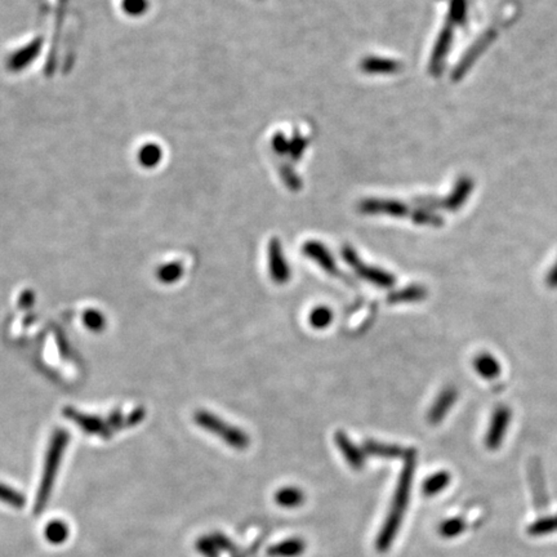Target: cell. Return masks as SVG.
Here are the masks:
<instances>
[{"label": "cell", "mask_w": 557, "mask_h": 557, "mask_svg": "<svg viewBox=\"0 0 557 557\" xmlns=\"http://www.w3.org/2000/svg\"><path fill=\"white\" fill-rule=\"evenodd\" d=\"M63 446H65V442L60 440V442L54 443L52 449L48 454L46 468H44V473H43V479L40 481V487H39L38 494H37V499H35V506H34V511H35L37 515L42 513L46 510L48 501H49L51 494H52L54 479H56V475H57V471H58V465H60V461H61Z\"/></svg>", "instance_id": "cell-4"}, {"label": "cell", "mask_w": 557, "mask_h": 557, "mask_svg": "<svg viewBox=\"0 0 557 557\" xmlns=\"http://www.w3.org/2000/svg\"><path fill=\"white\" fill-rule=\"evenodd\" d=\"M274 499L279 507L294 510L305 503V492L297 487H285L276 492Z\"/></svg>", "instance_id": "cell-14"}, {"label": "cell", "mask_w": 557, "mask_h": 557, "mask_svg": "<svg viewBox=\"0 0 557 557\" xmlns=\"http://www.w3.org/2000/svg\"><path fill=\"white\" fill-rule=\"evenodd\" d=\"M527 532H529V534L535 535V537L555 533L557 532V515L537 520L529 527Z\"/></svg>", "instance_id": "cell-20"}, {"label": "cell", "mask_w": 557, "mask_h": 557, "mask_svg": "<svg viewBox=\"0 0 557 557\" xmlns=\"http://www.w3.org/2000/svg\"><path fill=\"white\" fill-rule=\"evenodd\" d=\"M196 420L201 427L221 437L225 443L234 449L244 451L251 444L249 436L246 435L243 430L231 426L211 413H199Z\"/></svg>", "instance_id": "cell-2"}, {"label": "cell", "mask_w": 557, "mask_h": 557, "mask_svg": "<svg viewBox=\"0 0 557 557\" xmlns=\"http://www.w3.org/2000/svg\"><path fill=\"white\" fill-rule=\"evenodd\" d=\"M268 271L273 282L279 285H284L289 282L292 276V270L285 260L282 252V243L277 239H273L268 243Z\"/></svg>", "instance_id": "cell-6"}, {"label": "cell", "mask_w": 557, "mask_h": 557, "mask_svg": "<svg viewBox=\"0 0 557 557\" xmlns=\"http://www.w3.org/2000/svg\"><path fill=\"white\" fill-rule=\"evenodd\" d=\"M334 443L352 470L360 471L365 467L367 454L364 453L363 448H359L356 444L352 442L344 431H337L336 435H334Z\"/></svg>", "instance_id": "cell-8"}, {"label": "cell", "mask_w": 557, "mask_h": 557, "mask_svg": "<svg viewBox=\"0 0 557 557\" xmlns=\"http://www.w3.org/2000/svg\"><path fill=\"white\" fill-rule=\"evenodd\" d=\"M342 257H344V262L355 271V274L359 276L360 279L372 282L375 287L392 288L396 284V277L392 274H389L382 268L369 266L360 260L358 253L355 252V249L352 246L344 245L342 248Z\"/></svg>", "instance_id": "cell-3"}, {"label": "cell", "mask_w": 557, "mask_h": 557, "mask_svg": "<svg viewBox=\"0 0 557 557\" xmlns=\"http://www.w3.org/2000/svg\"><path fill=\"white\" fill-rule=\"evenodd\" d=\"M428 296L426 287L420 284H412L401 289L392 290L387 296V302L389 305H400V303H415L425 301Z\"/></svg>", "instance_id": "cell-11"}, {"label": "cell", "mask_w": 557, "mask_h": 557, "mask_svg": "<svg viewBox=\"0 0 557 557\" xmlns=\"http://www.w3.org/2000/svg\"><path fill=\"white\" fill-rule=\"evenodd\" d=\"M211 538L213 539V542L215 543L217 549L220 551L235 552V550H237V547H235L234 542L230 539L227 535L223 534L221 532H214V533L211 534Z\"/></svg>", "instance_id": "cell-22"}, {"label": "cell", "mask_w": 557, "mask_h": 557, "mask_svg": "<svg viewBox=\"0 0 557 557\" xmlns=\"http://www.w3.org/2000/svg\"><path fill=\"white\" fill-rule=\"evenodd\" d=\"M465 530V520L461 518H451L445 520L439 527V534L445 539H453L462 534Z\"/></svg>", "instance_id": "cell-19"}, {"label": "cell", "mask_w": 557, "mask_h": 557, "mask_svg": "<svg viewBox=\"0 0 557 557\" xmlns=\"http://www.w3.org/2000/svg\"><path fill=\"white\" fill-rule=\"evenodd\" d=\"M0 502L15 510H21L26 504V498L15 489L7 487L6 484H0Z\"/></svg>", "instance_id": "cell-18"}, {"label": "cell", "mask_w": 557, "mask_h": 557, "mask_svg": "<svg viewBox=\"0 0 557 557\" xmlns=\"http://www.w3.org/2000/svg\"><path fill=\"white\" fill-rule=\"evenodd\" d=\"M305 551L306 542L302 538H289L268 547V555L270 557H299Z\"/></svg>", "instance_id": "cell-12"}, {"label": "cell", "mask_w": 557, "mask_h": 557, "mask_svg": "<svg viewBox=\"0 0 557 557\" xmlns=\"http://www.w3.org/2000/svg\"><path fill=\"white\" fill-rule=\"evenodd\" d=\"M69 534V527L62 520H54V521L48 522L46 530H44L46 541L52 544H56V546L66 542Z\"/></svg>", "instance_id": "cell-16"}, {"label": "cell", "mask_w": 557, "mask_h": 557, "mask_svg": "<svg viewBox=\"0 0 557 557\" xmlns=\"http://www.w3.org/2000/svg\"><path fill=\"white\" fill-rule=\"evenodd\" d=\"M546 282H547L549 287H551V288H557V262L552 266V268H551V271L549 273V275H547Z\"/></svg>", "instance_id": "cell-23"}, {"label": "cell", "mask_w": 557, "mask_h": 557, "mask_svg": "<svg viewBox=\"0 0 557 557\" xmlns=\"http://www.w3.org/2000/svg\"><path fill=\"white\" fill-rule=\"evenodd\" d=\"M302 252L306 257L318 263L325 273H328L330 275H341L339 270L337 268L336 260L325 248V245L321 244L319 242H307L302 248Z\"/></svg>", "instance_id": "cell-9"}, {"label": "cell", "mask_w": 557, "mask_h": 557, "mask_svg": "<svg viewBox=\"0 0 557 557\" xmlns=\"http://www.w3.org/2000/svg\"><path fill=\"white\" fill-rule=\"evenodd\" d=\"M451 476L448 471H439L428 476L422 485V492L426 496H435L449 487Z\"/></svg>", "instance_id": "cell-15"}, {"label": "cell", "mask_w": 557, "mask_h": 557, "mask_svg": "<svg viewBox=\"0 0 557 557\" xmlns=\"http://www.w3.org/2000/svg\"><path fill=\"white\" fill-rule=\"evenodd\" d=\"M195 549L203 557H220V552H221L217 549L211 535L200 537L195 543Z\"/></svg>", "instance_id": "cell-21"}, {"label": "cell", "mask_w": 557, "mask_h": 557, "mask_svg": "<svg viewBox=\"0 0 557 557\" xmlns=\"http://www.w3.org/2000/svg\"><path fill=\"white\" fill-rule=\"evenodd\" d=\"M333 311L327 306H316L308 315V323L315 329L328 328L333 323Z\"/></svg>", "instance_id": "cell-17"}, {"label": "cell", "mask_w": 557, "mask_h": 557, "mask_svg": "<svg viewBox=\"0 0 557 557\" xmlns=\"http://www.w3.org/2000/svg\"><path fill=\"white\" fill-rule=\"evenodd\" d=\"M404 465L397 480L396 489L392 502L389 506L386 520L382 525L375 539V549L378 552H387L395 542L399 530L404 521L405 513L411 501L414 475L417 468V451L415 449L404 459Z\"/></svg>", "instance_id": "cell-1"}, {"label": "cell", "mask_w": 557, "mask_h": 557, "mask_svg": "<svg viewBox=\"0 0 557 557\" xmlns=\"http://www.w3.org/2000/svg\"><path fill=\"white\" fill-rule=\"evenodd\" d=\"M473 368H475L476 373L485 380H496L502 372L499 361L488 352L479 353L473 359Z\"/></svg>", "instance_id": "cell-13"}, {"label": "cell", "mask_w": 557, "mask_h": 557, "mask_svg": "<svg viewBox=\"0 0 557 557\" xmlns=\"http://www.w3.org/2000/svg\"><path fill=\"white\" fill-rule=\"evenodd\" d=\"M458 400V389L453 386H448L442 389L439 396L436 397L434 404L428 409L427 422L431 426L440 425L448 413Z\"/></svg>", "instance_id": "cell-7"}, {"label": "cell", "mask_w": 557, "mask_h": 557, "mask_svg": "<svg viewBox=\"0 0 557 557\" xmlns=\"http://www.w3.org/2000/svg\"><path fill=\"white\" fill-rule=\"evenodd\" d=\"M363 451L370 457L383 459L406 458L414 449L403 448L396 444L380 443L375 440H365L363 444Z\"/></svg>", "instance_id": "cell-10"}, {"label": "cell", "mask_w": 557, "mask_h": 557, "mask_svg": "<svg viewBox=\"0 0 557 557\" xmlns=\"http://www.w3.org/2000/svg\"><path fill=\"white\" fill-rule=\"evenodd\" d=\"M511 418V409L508 406H506V405L496 406L492 418H490V425H489L488 432L485 437V445L488 449L496 451L502 445L504 436L510 427Z\"/></svg>", "instance_id": "cell-5"}]
</instances>
